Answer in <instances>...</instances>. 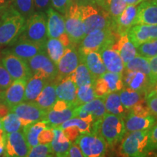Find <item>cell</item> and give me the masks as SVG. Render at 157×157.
Listing matches in <instances>:
<instances>
[{
	"label": "cell",
	"instance_id": "obj_53",
	"mask_svg": "<svg viewBox=\"0 0 157 157\" xmlns=\"http://www.w3.org/2000/svg\"><path fill=\"white\" fill-rule=\"evenodd\" d=\"M63 133L66 137L71 142L75 140L76 137L80 135L79 130H78V129L76 126L67 127L66 128L63 129Z\"/></svg>",
	"mask_w": 157,
	"mask_h": 157
},
{
	"label": "cell",
	"instance_id": "obj_17",
	"mask_svg": "<svg viewBox=\"0 0 157 157\" xmlns=\"http://www.w3.org/2000/svg\"><path fill=\"white\" fill-rule=\"evenodd\" d=\"M137 5H127L122 13L113 21V30L118 36L127 34L129 29L135 25Z\"/></svg>",
	"mask_w": 157,
	"mask_h": 157
},
{
	"label": "cell",
	"instance_id": "obj_42",
	"mask_svg": "<svg viewBox=\"0 0 157 157\" xmlns=\"http://www.w3.org/2000/svg\"><path fill=\"white\" fill-rule=\"evenodd\" d=\"M137 52L140 56L151 58L157 56V39L143 43L137 47Z\"/></svg>",
	"mask_w": 157,
	"mask_h": 157
},
{
	"label": "cell",
	"instance_id": "obj_45",
	"mask_svg": "<svg viewBox=\"0 0 157 157\" xmlns=\"http://www.w3.org/2000/svg\"><path fill=\"white\" fill-rule=\"evenodd\" d=\"M93 87L97 98L104 97L110 93L106 82L101 76L98 77L95 80V82L93 83Z\"/></svg>",
	"mask_w": 157,
	"mask_h": 157
},
{
	"label": "cell",
	"instance_id": "obj_59",
	"mask_svg": "<svg viewBox=\"0 0 157 157\" xmlns=\"http://www.w3.org/2000/svg\"><path fill=\"white\" fill-rule=\"evenodd\" d=\"M8 7V0H0V15Z\"/></svg>",
	"mask_w": 157,
	"mask_h": 157
},
{
	"label": "cell",
	"instance_id": "obj_24",
	"mask_svg": "<svg viewBox=\"0 0 157 157\" xmlns=\"http://www.w3.org/2000/svg\"><path fill=\"white\" fill-rule=\"evenodd\" d=\"M79 57L80 63L86 65L95 79L107 71L101 54L98 52H90L85 56Z\"/></svg>",
	"mask_w": 157,
	"mask_h": 157
},
{
	"label": "cell",
	"instance_id": "obj_22",
	"mask_svg": "<svg viewBox=\"0 0 157 157\" xmlns=\"http://www.w3.org/2000/svg\"><path fill=\"white\" fill-rule=\"evenodd\" d=\"M77 86L69 76L56 81V94L58 99L78 106L76 103Z\"/></svg>",
	"mask_w": 157,
	"mask_h": 157
},
{
	"label": "cell",
	"instance_id": "obj_5",
	"mask_svg": "<svg viewBox=\"0 0 157 157\" xmlns=\"http://www.w3.org/2000/svg\"><path fill=\"white\" fill-rule=\"evenodd\" d=\"M149 129L129 132L121 140L119 153L129 157L146 156L148 154Z\"/></svg>",
	"mask_w": 157,
	"mask_h": 157
},
{
	"label": "cell",
	"instance_id": "obj_18",
	"mask_svg": "<svg viewBox=\"0 0 157 157\" xmlns=\"http://www.w3.org/2000/svg\"><path fill=\"white\" fill-rule=\"evenodd\" d=\"M127 36L135 47L157 39V25L136 24L129 29Z\"/></svg>",
	"mask_w": 157,
	"mask_h": 157
},
{
	"label": "cell",
	"instance_id": "obj_56",
	"mask_svg": "<svg viewBox=\"0 0 157 157\" xmlns=\"http://www.w3.org/2000/svg\"><path fill=\"white\" fill-rule=\"evenodd\" d=\"M58 39H59V40H60V42H61L66 47V48L71 46V43L69 37H68V34H66V32L63 33L62 35H60V37Z\"/></svg>",
	"mask_w": 157,
	"mask_h": 157
},
{
	"label": "cell",
	"instance_id": "obj_12",
	"mask_svg": "<svg viewBox=\"0 0 157 157\" xmlns=\"http://www.w3.org/2000/svg\"><path fill=\"white\" fill-rule=\"evenodd\" d=\"M30 151L23 129L6 134L5 153L3 156L8 157H25Z\"/></svg>",
	"mask_w": 157,
	"mask_h": 157
},
{
	"label": "cell",
	"instance_id": "obj_39",
	"mask_svg": "<svg viewBox=\"0 0 157 157\" xmlns=\"http://www.w3.org/2000/svg\"><path fill=\"white\" fill-rule=\"evenodd\" d=\"M93 84H87L77 87L76 90V103L78 105L88 103L96 98Z\"/></svg>",
	"mask_w": 157,
	"mask_h": 157
},
{
	"label": "cell",
	"instance_id": "obj_20",
	"mask_svg": "<svg viewBox=\"0 0 157 157\" xmlns=\"http://www.w3.org/2000/svg\"><path fill=\"white\" fill-rule=\"evenodd\" d=\"M45 13L47 14L48 38H59L66 32L64 15L52 7H49Z\"/></svg>",
	"mask_w": 157,
	"mask_h": 157
},
{
	"label": "cell",
	"instance_id": "obj_58",
	"mask_svg": "<svg viewBox=\"0 0 157 157\" xmlns=\"http://www.w3.org/2000/svg\"><path fill=\"white\" fill-rule=\"evenodd\" d=\"M6 133L3 129H0V146H5Z\"/></svg>",
	"mask_w": 157,
	"mask_h": 157
},
{
	"label": "cell",
	"instance_id": "obj_27",
	"mask_svg": "<svg viewBox=\"0 0 157 157\" xmlns=\"http://www.w3.org/2000/svg\"><path fill=\"white\" fill-rule=\"evenodd\" d=\"M76 105H71L62 111H54L50 109L47 111L45 121H47L51 128L58 127L64 121L71 118L76 117Z\"/></svg>",
	"mask_w": 157,
	"mask_h": 157
},
{
	"label": "cell",
	"instance_id": "obj_21",
	"mask_svg": "<svg viewBox=\"0 0 157 157\" xmlns=\"http://www.w3.org/2000/svg\"><path fill=\"white\" fill-rule=\"evenodd\" d=\"M127 132L150 129L156 123V118L154 115L139 117L128 111L124 117Z\"/></svg>",
	"mask_w": 157,
	"mask_h": 157
},
{
	"label": "cell",
	"instance_id": "obj_48",
	"mask_svg": "<svg viewBox=\"0 0 157 157\" xmlns=\"http://www.w3.org/2000/svg\"><path fill=\"white\" fill-rule=\"evenodd\" d=\"M145 100L151 113L157 117V94L151 90L145 96Z\"/></svg>",
	"mask_w": 157,
	"mask_h": 157
},
{
	"label": "cell",
	"instance_id": "obj_35",
	"mask_svg": "<svg viewBox=\"0 0 157 157\" xmlns=\"http://www.w3.org/2000/svg\"><path fill=\"white\" fill-rule=\"evenodd\" d=\"M124 69L143 72L148 75V77H150L151 70L148 58L140 56L139 54L135 56L129 62L124 63Z\"/></svg>",
	"mask_w": 157,
	"mask_h": 157
},
{
	"label": "cell",
	"instance_id": "obj_13",
	"mask_svg": "<svg viewBox=\"0 0 157 157\" xmlns=\"http://www.w3.org/2000/svg\"><path fill=\"white\" fill-rule=\"evenodd\" d=\"M44 51H45V45L19 37L13 44L3 50L2 52L15 55L28 61L29 59Z\"/></svg>",
	"mask_w": 157,
	"mask_h": 157
},
{
	"label": "cell",
	"instance_id": "obj_47",
	"mask_svg": "<svg viewBox=\"0 0 157 157\" xmlns=\"http://www.w3.org/2000/svg\"><path fill=\"white\" fill-rule=\"evenodd\" d=\"M129 111L132 113L133 114L139 116V117H146V116L151 114L150 111H149L145 98L135 104L134 106L132 107V109L129 110Z\"/></svg>",
	"mask_w": 157,
	"mask_h": 157
},
{
	"label": "cell",
	"instance_id": "obj_19",
	"mask_svg": "<svg viewBox=\"0 0 157 157\" xmlns=\"http://www.w3.org/2000/svg\"><path fill=\"white\" fill-rule=\"evenodd\" d=\"M157 25V1L144 0L137 8L135 25Z\"/></svg>",
	"mask_w": 157,
	"mask_h": 157
},
{
	"label": "cell",
	"instance_id": "obj_6",
	"mask_svg": "<svg viewBox=\"0 0 157 157\" xmlns=\"http://www.w3.org/2000/svg\"><path fill=\"white\" fill-rule=\"evenodd\" d=\"M20 37L39 44H46L48 40L47 16L43 12H35L26 19L25 28Z\"/></svg>",
	"mask_w": 157,
	"mask_h": 157
},
{
	"label": "cell",
	"instance_id": "obj_38",
	"mask_svg": "<svg viewBox=\"0 0 157 157\" xmlns=\"http://www.w3.org/2000/svg\"><path fill=\"white\" fill-rule=\"evenodd\" d=\"M122 74L123 73L105 71L101 76H100L106 82L109 90V93L120 91L121 89H123L124 83Z\"/></svg>",
	"mask_w": 157,
	"mask_h": 157
},
{
	"label": "cell",
	"instance_id": "obj_11",
	"mask_svg": "<svg viewBox=\"0 0 157 157\" xmlns=\"http://www.w3.org/2000/svg\"><path fill=\"white\" fill-rule=\"evenodd\" d=\"M1 62L13 80H28L33 76L28 62L15 55L2 52Z\"/></svg>",
	"mask_w": 157,
	"mask_h": 157
},
{
	"label": "cell",
	"instance_id": "obj_60",
	"mask_svg": "<svg viewBox=\"0 0 157 157\" xmlns=\"http://www.w3.org/2000/svg\"><path fill=\"white\" fill-rule=\"evenodd\" d=\"M144 0H124L125 3L127 5H137L140 2H142Z\"/></svg>",
	"mask_w": 157,
	"mask_h": 157
},
{
	"label": "cell",
	"instance_id": "obj_30",
	"mask_svg": "<svg viewBox=\"0 0 157 157\" xmlns=\"http://www.w3.org/2000/svg\"><path fill=\"white\" fill-rule=\"evenodd\" d=\"M104 105L106 112L124 117L129 111H127L121 104L119 91L110 93L104 97Z\"/></svg>",
	"mask_w": 157,
	"mask_h": 157
},
{
	"label": "cell",
	"instance_id": "obj_46",
	"mask_svg": "<svg viewBox=\"0 0 157 157\" xmlns=\"http://www.w3.org/2000/svg\"><path fill=\"white\" fill-rule=\"evenodd\" d=\"M13 82V78L3 66L2 63L0 61V91L5 90Z\"/></svg>",
	"mask_w": 157,
	"mask_h": 157
},
{
	"label": "cell",
	"instance_id": "obj_16",
	"mask_svg": "<svg viewBox=\"0 0 157 157\" xmlns=\"http://www.w3.org/2000/svg\"><path fill=\"white\" fill-rule=\"evenodd\" d=\"M79 63L80 57L78 51L75 50L74 46L68 47L64 55L56 65L58 76L55 80L58 81L70 75L76 70Z\"/></svg>",
	"mask_w": 157,
	"mask_h": 157
},
{
	"label": "cell",
	"instance_id": "obj_7",
	"mask_svg": "<svg viewBox=\"0 0 157 157\" xmlns=\"http://www.w3.org/2000/svg\"><path fill=\"white\" fill-rule=\"evenodd\" d=\"M64 17L66 33L69 37L71 46L75 47L86 36L80 5L77 3H72Z\"/></svg>",
	"mask_w": 157,
	"mask_h": 157
},
{
	"label": "cell",
	"instance_id": "obj_3",
	"mask_svg": "<svg viewBox=\"0 0 157 157\" xmlns=\"http://www.w3.org/2000/svg\"><path fill=\"white\" fill-rule=\"evenodd\" d=\"M98 134L110 147L114 146L127 134L124 117L106 112L98 124Z\"/></svg>",
	"mask_w": 157,
	"mask_h": 157
},
{
	"label": "cell",
	"instance_id": "obj_54",
	"mask_svg": "<svg viewBox=\"0 0 157 157\" xmlns=\"http://www.w3.org/2000/svg\"><path fill=\"white\" fill-rule=\"evenodd\" d=\"M36 12L45 13L51 7V0H34Z\"/></svg>",
	"mask_w": 157,
	"mask_h": 157
},
{
	"label": "cell",
	"instance_id": "obj_57",
	"mask_svg": "<svg viewBox=\"0 0 157 157\" xmlns=\"http://www.w3.org/2000/svg\"><path fill=\"white\" fill-rule=\"evenodd\" d=\"M93 1L96 4V5H99L100 7H101L102 8H103L107 11L108 7H109V5L111 0H93Z\"/></svg>",
	"mask_w": 157,
	"mask_h": 157
},
{
	"label": "cell",
	"instance_id": "obj_1",
	"mask_svg": "<svg viewBox=\"0 0 157 157\" xmlns=\"http://www.w3.org/2000/svg\"><path fill=\"white\" fill-rule=\"evenodd\" d=\"M26 20L8 5L0 15V48L10 46L19 38L25 28Z\"/></svg>",
	"mask_w": 157,
	"mask_h": 157
},
{
	"label": "cell",
	"instance_id": "obj_40",
	"mask_svg": "<svg viewBox=\"0 0 157 157\" xmlns=\"http://www.w3.org/2000/svg\"><path fill=\"white\" fill-rule=\"evenodd\" d=\"M70 126H76L79 130L80 134L91 133L92 131V124L78 117L71 118V119L64 121L63 123H62L61 124L56 127L63 129Z\"/></svg>",
	"mask_w": 157,
	"mask_h": 157
},
{
	"label": "cell",
	"instance_id": "obj_29",
	"mask_svg": "<svg viewBox=\"0 0 157 157\" xmlns=\"http://www.w3.org/2000/svg\"><path fill=\"white\" fill-rule=\"evenodd\" d=\"M48 127H50V125L48 121L45 120L31 123L23 127V132L24 133L25 139L30 148L39 144L38 140L39 134L43 129Z\"/></svg>",
	"mask_w": 157,
	"mask_h": 157
},
{
	"label": "cell",
	"instance_id": "obj_51",
	"mask_svg": "<svg viewBox=\"0 0 157 157\" xmlns=\"http://www.w3.org/2000/svg\"><path fill=\"white\" fill-rule=\"evenodd\" d=\"M157 150V124L149 129L148 151Z\"/></svg>",
	"mask_w": 157,
	"mask_h": 157
},
{
	"label": "cell",
	"instance_id": "obj_37",
	"mask_svg": "<svg viewBox=\"0 0 157 157\" xmlns=\"http://www.w3.org/2000/svg\"><path fill=\"white\" fill-rule=\"evenodd\" d=\"M2 128L6 134L13 133L23 129V126L19 117L14 112L10 111L3 118H2Z\"/></svg>",
	"mask_w": 157,
	"mask_h": 157
},
{
	"label": "cell",
	"instance_id": "obj_33",
	"mask_svg": "<svg viewBox=\"0 0 157 157\" xmlns=\"http://www.w3.org/2000/svg\"><path fill=\"white\" fill-rule=\"evenodd\" d=\"M66 48L58 38H48L45 44L47 54L56 65L64 55Z\"/></svg>",
	"mask_w": 157,
	"mask_h": 157
},
{
	"label": "cell",
	"instance_id": "obj_2",
	"mask_svg": "<svg viewBox=\"0 0 157 157\" xmlns=\"http://www.w3.org/2000/svg\"><path fill=\"white\" fill-rule=\"evenodd\" d=\"M80 10L86 35L103 29H113L112 17L99 5H80Z\"/></svg>",
	"mask_w": 157,
	"mask_h": 157
},
{
	"label": "cell",
	"instance_id": "obj_8",
	"mask_svg": "<svg viewBox=\"0 0 157 157\" xmlns=\"http://www.w3.org/2000/svg\"><path fill=\"white\" fill-rule=\"evenodd\" d=\"M74 143L81 149L83 156L102 157L105 156L106 153V143L100 134H80L76 138Z\"/></svg>",
	"mask_w": 157,
	"mask_h": 157
},
{
	"label": "cell",
	"instance_id": "obj_50",
	"mask_svg": "<svg viewBox=\"0 0 157 157\" xmlns=\"http://www.w3.org/2000/svg\"><path fill=\"white\" fill-rule=\"evenodd\" d=\"M149 65H150L151 74L149 79H150L151 84L153 87L157 83V56L148 58Z\"/></svg>",
	"mask_w": 157,
	"mask_h": 157
},
{
	"label": "cell",
	"instance_id": "obj_36",
	"mask_svg": "<svg viewBox=\"0 0 157 157\" xmlns=\"http://www.w3.org/2000/svg\"><path fill=\"white\" fill-rule=\"evenodd\" d=\"M8 5L28 19L36 12L34 0H8Z\"/></svg>",
	"mask_w": 157,
	"mask_h": 157
},
{
	"label": "cell",
	"instance_id": "obj_32",
	"mask_svg": "<svg viewBox=\"0 0 157 157\" xmlns=\"http://www.w3.org/2000/svg\"><path fill=\"white\" fill-rule=\"evenodd\" d=\"M119 93L121 104L127 111L132 109L135 104L144 99L146 96L140 92L135 91L128 87H124Z\"/></svg>",
	"mask_w": 157,
	"mask_h": 157
},
{
	"label": "cell",
	"instance_id": "obj_44",
	"mask_svg": "<svg viewBox=\"0 0 157 157\" xmlns=\"http://www.w3.org/2000/svg\"><path fill=\"white\" fill-rule=\"evenodd\" d=\"M72 142L68 141V142H60L53 137L52 142L50 143L51 147H52V151L56 156L66 157L69 147Z\"/></svg>",
	"mask_w": 157,
	"mask_h": 157
},
{
	"label": "cell",
	"instance_id": "obj_63",
	"mask_svg": "<svg viewBox=\"0 0 157 157\" xmlns=\"http://www.w3.org/2000/svg\"><path fill=\"white\" fill-rule=\"evenodd\" d=\"M156 1H157V0H156Z\"/></svg>",
	"mask_w": 157,
	"mask_h": 157
},
{
	"label": "cell",
	"instance_id": "obj_43",
	"mask_svg": "<svg viewBox=\"0 0 157 157\" xmlns=\"http://www.w3.org/2000/svg\"><path fill=\"white\" fill-rule=\"evenodd\" d=\"M124 0H111L108 7L107 12L112 17L113 21L120 15L126 7Z\"/></svg>",
	"mask_w": 157,
	"mask_h": 157
},
{
	"label": "cell",
	"instance_id": "obj_23",
	"mask_svg": "<svg viewBox=\"0 0 157 157\" xmlns=\"http://www.w3.org/2000/svg\"><path fill=\"white\" fill-rule=\"evenodd\" d=\"M98 52L101 54L107 71L123 73L124 71V64L117 51L112 49L111 47H109L103 49Z\"/></svg>",
	"mask_w": 157,
	"mask_h": 157
},
{
	"label": "cell",
	"instance_id": "obj_62",
	"mask_svg": "<svg viewBox=\"0 0 157 157\" xmlns=\"http://www.w3.org/2000/svg\"><path fill=\"white\" fill-rule=\"evenodd\" d=\"M152 90H153V91H154V92H155V93H156L157 94V83H156V84H155L154 87H153Z\"/></svg>",
	"mask_w": 157,
	"mask_h": 157
},
{
	"label": "cell",
	"instance_id": "obj_55",
	"mask_svg": "<svg viewBox=\"0 0 157 157\" xmlns=\"http://www.w3.org/2000/svg\"><path fill=\"white\" fill-rule=\"evenodd\" d=\"M82 156H83V154H82L81 149H80L78 145H76V143H71L67 154H66V157H82Z\"/></svg>",
	"mask_w": 157,
	"mask_h": 157
},
{
	"label": "cell",
	"instance_id": "obj_28",
	"mask_svg": "<svg viewBox=\"0 0 157 157\" xmlns=\"http://www.w3.org/2000/svg\"><path fill=\"white\" fill-rule=\"evenodd\" d=\"M48 82L44 78L33 75L26 82L24 101H35Z\"/></svg>",
	"mask_w": 157,
	"mask_h": 157
},
{
	"label": "cell",
	"instance_id": "obj_9",
	"mask_svg": "<svg viewBox=\"0 0 157 157\" xmlns=\"http://www.w3.org/2000/svg\"><path fill=\"white\" fill-rule=\"evenodd\" d=\"M28 63L33 75L40 76L48 81L55 80L58 76V68L47 54L46 50L29 59Z\"/></svg>",
	"mask_w": 157,
	"mask_h": 157
},
{
	"label": "cell",
	"instance_id": "obj_61",
	"mask_svg": "<svg viewBox=\"0 0 157 157\" xmlns=\"http://www.w3.org/2000/svg\"><path fill=\"white\" fill-rule=\"evenodd\" d=\"M5 153V146H0V156H2Z\"/></svg>",
	"mask_w": 157,
	"mask_h": 157
},
{
	"label": "cell",
	"instance_id": "obj_41",
	"mask_svg": "<svg viewBox=\"0 0 157 157\" xmlns=\"http://www.w3.org/2000/svg\"><path fill=\"white\" fill-rule=\"evenodd\" d=\"M54 153L52 151L50 143L46 144L37 145L36 146L30 148L28 156L29 157H50L54 156Z\"/></svg>",
	"mask_w": 157,
	"mask_h": 157
},
{
	"label": "cell",
	"instance_id": "obj_25",
	"mask_svg": "<svg viewBox=\"0 0 157 157\" xmlns=\"http://www.w3.org/2000/svg\"><path fill=\"white\" fill-rule=\"evenodd\" d=\"M111 48L119 54L124 64L129 62L137 55L136 47L131 42L127 34L119 36Z\"/></svg>",
	"mask_w": 157,
	"mask_h": 157
},
{
	"label": "cell",
	"instance_id": "obj_34",
	"mask_svg": "<svg viewBox=\"0 0 157 157\" xmlns=\"http://www.w3.org/2000/svg\"><path fill=\"white\" fill-rule=\"evenodd\" d=\"M68 76L75 82L77 87L84 84H93L95 80L90 73V70L83 63H80L76 70Z\"/></svg>",
	"mask_w": 157,
	"mask_h": 157
},
{
	"label": "cell",
	"instance_id": "obj_31",
	"mask_svg": "<svg viewBox=\"0 0 157 157\" xmlns=\"http://www.w3.org/2000/svg\"><path fill=\"white\" fill-rule=\"evenodd\" d=\"M104 97L96 98L88 103L82 104L79 107L93 116L94 121H100L106 113L104 105Z\"/></svg>",
	"mask_w": 157,
	"mask_h": 157
},
{
	"label": "cell",
	"instance_id": "obj_10",
	"mask_svg": "<svg viewBox=\"0 0 157 157\" xmlns=\"http://www.w3.org/2000/svg\"><path fill=\"white\" fill-rule=\"evenodd\" d=\"M19 117L23 127L45 119L47 111L42 109L35 101H23L10 109Z\"/></svg>",
	"mask_w": 157,
	"mask_h": 157
},
{
	"label": "cell",
	"instance_id": "obj_49",
	"mask_svg": "<svg viewBox=\"0 0 157 157\" xmlns=\"http://www.w3.org/2000/svg\"><path fill=\"white\" fill-rule=\"evenodd\" d=\"M71 4L72 0H51L52 7L62 15H65L67 13Z\"/></svg>",
	"mask_w": 157,
	"mask_h": 157
},
{
	"label": "cell",
	"instance_id": "obj_26",
	"mask_svg": "<svg viewBox=\"0 0 157 157\" xmlns=\"http://www.w3.org/2000/svg\"><path fill=\"white\" fill-rule=\"evenodd\" d=\"M58 97L56 94V81L52 80L47 83L35 102L45 111H49L53 106Z\"/></svg>",
	"mask_w": 157,
	"mask_h": 157
},
{
	"label": "cell",
	"instance_id": "obj_4",
	"mask_svg": "<svg viewBox=\"0 0 157 157\" xmlns=\"http://www.w3.org/2000/svg\"><path fill=\"white\" fill-rule=\"evenodd\" d=\"M112 29L95 31L87 34L79 43L78 54L83 56L90 52H100L105 48L111 47L119 38Z\"/></svg>",
	"mask_w": 157,
	"mask_h": 157
},
{
	"label": "cell",
	"instance_id": "obj_14",
	"mask_svg": "<svg viewBox=\"0 0 157 157\" xmlns=\"http://www.w3.org/2000/svg\"><path fill=\"white\" fill-rule=\"evenodd\" d=\"M27 80H14L5 90L0 91V104H3L10 111L12 108L24 101L25 89Z\"/></svg>",
	"mask_w": 157,
	"mask_h": 157
},
{
	"label": "cell",
	"instance_id": "obj_52",
	"mask_svg": "<svg viewBox=\"0 0 157 157\" xmlns=\"http://www.w3.org/2000/svg\"><path fill=\"white\" fill-rule=\"evenodd\" d=\"M53 136L54 133L53 130H52V128L48 127V128L43 129L38 137L39 144H40V143H42V144L50 143L52 142V139H53Z\"/></svg>",
	"mask_w": 157,
	"mask_h": 157
},
{
	"label": "cell",
	"instance_id": "obj_15",
	"mask_svg": "<svg viewBox=\"0 0 157 157\" xmlns=\"http://www.w3.org/2000/svg\"><path fill=\"white\" fill-rule=\"evenodd\" d=\"M122 79L124 87H128L145 95L152 90L148 76L143 72L124 69L122 74Z\"/></svg>",
	"mask_w": 157,
	"mask_h": 157
}]
</instances>
